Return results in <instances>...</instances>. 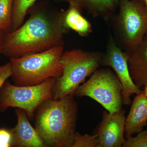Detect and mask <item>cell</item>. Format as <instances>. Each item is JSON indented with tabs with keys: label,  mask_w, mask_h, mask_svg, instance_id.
<instances>
[{
	"label": "cell",
	"mask_w": 147,
	"mask_h": 147,
	"mask_svg": "<svg viewBox=\"0 0 147 147\" xmlns=\"http://www.w3.org/2000/svg\"><path fill=\"white\" fill-rule=\"evenodd\" d=\"M68 30L62 11L34 9L24 24L6 34L1 54L9 59L18 58L63 45L64 36Z\"/></svg>",
	"instance_id": "6da1fadb"
},
{
	"label": "cell",
	"mask_w": 147,
	"mask_h": 147,
	"mask_svg": "<svg viewBox=\"0 0 147 147\" xmlns=\"http://www.w3.org/2000/svg\"><path fill=\"white\" fill-rule=\"evenodd\" d=\"M74 96L47 99L36 111L34 127L47 147H72L78 120Z\"/></svg>",
	"instance_id": "7a4b0ae2"
},
{
	"label": "cell",
	"mask_w": 147,
	"mask_h": 147,
	"mask_svg": "<svg viewBox=\"0 0 147 147\" xmlns=\"http://www.w3.org/2000/svg\"><path fill=\"white\" fill-rule=\"evenodd\" d=\"M63 50V45H61L41 53L10 58L11 77L14 85L35 86L50 78L60 77L63 71L60 60Z\"/></svg>",
	"instance_id": "3957f363"
},
{
	"label": "cell",
	"mask_w": 147,
	"mask_h": 147,
	"mask_svg": "<svg viewBox=\"0 0 147 147\" xmlns=\"http://www.w3.org/2000/svg\"><path fill=\"white\" fill-rule=\"evenodd\" d=\"M101 54L80 49L63 52L61 58L63 71L56 79L53 88L54 99L74 94L86 78L94 73L101 64Z\"/></svg>",
	"instance_id": "277c9868"
},
{
	"label": "cell",
	"mask_w": 147,
	"mask_h": 147,
	"mask_svg": "<svg viewBox=\"0 0 147 147\" xmlns=\"http://www.w3.org/2000/svg\"><path fill=\"white\" fill-rule=\"evenodd\" d=\"M56 81L52 78L38 85L19 86L7 80L0 89V111L4 112L10 107L20 108L26 113L29 120H32L40 105L53 98Z\"/></svg>",
	"instance_id": "5b68a950"
},
{
	"label": "cell",
	"mask_w": 147,
	"mask_h": 147,
	"mask_svg": "<svg viewBox=\"0 0 147 147\" xmlns=\"http://www.w3.org/2000/svg\"><path fill=\"white\" fill-rule=\"evenodd\" d=\"M122 86L116 74L108 69H96L88 81L75 92L77 97L88 96L97 101L110 113L121 110Z\"/></svg>",
	"instance_id": "8992f818"
},
{
	"label": "cell",
	"mask_w": 147,
	"mask_h": 147,
	"mask_svg": "<svg viewBox=\"0 0 147 147\" xmlns=\"http://www.w3.org/2000/svg\"><path fill=\"white\" fill-rule=\"evenodd\" d=\"M118 27L126 53L134 50L147 33V7L142 0H119Z\"/></svg>",
	"instance_id": "52a82bcc"
},
{
	"label": "cell",
	"mask_w": 147,
	"mask_h": 147,
	"mask_svg": "<svg viewBox=\"0 0 147 147\" xmlns=\"http://www.w3.org/2000/svg\"><path fill=\"white\" fill-rule=\"evenodd\" d=\"M101 64L112 67L122 86L123 103L129 105L131 102L130 97L134 94H139L143 91L136 86L131 79L128 65V58L110 38L107 51L102 57Z\"/></svg>",
	"instance_id": "ba28073f"
},
{
	"label": "cell",
	"mask_w": 147,
	"mask_h": 147,
	"mask_svg": "<svg viewBox=\"0 0 147 147\" xmlns=\"http://www.w3.org/2000/svg\"><path fill=\"white\" fill-rule=\"evenodd\" d=\"M125 112L121 110L114 114L107 110L102 113V119L94 134L98 139L97 147H121L125 142Z\"/></svg>",
	"instance_id": "9c48e42d"
},
{
	"label": "cell",
	"mask_w": 147,
	"mask_h": 147,
	"mask_svg": "<svg viewBox=\"0 0 147 147\" xmlns=\"http://www.w3.org/2000/svg\"><path fill=\"white\" fill-rule=\"evenodd\" d=\"M15 113L17 124L13 128L9 129L12 135L11 147H47L30 123L25 111L16 108Z\"/></svg>",
	"instance_id": "30bf717a"
},
{
	"label": "cell",
	"mask_w": 147,
	"mask_h": 147,
	"mask_svg": "<svg viewBox=\"0 0 147 147\" xmlns=\"http://www.w3.org/2000/svg\"><path fill=\"white\" fill-rule=\"evenodd\" d=\"M126 53L131 79L139 89L144 88L147 84V33L136 48Z\"/></svg>",
	"instance_id": "8fae6325"
},
{
	"label": "cell",
	"mask_w": 147,
	"mask_h": 147,
	"mask_svg": "<svg viewBox=\"0 0 147 147\" xmlns=\"http://www.w3.org/2000/svg\"><path fill=\"white\" fill-rule=\"evenodd\" d=\"M147 125V97L143 91L134 97L125 119V138L142 131Z\"/></svg>",
	"instance_id": "7c38bea8"
},
{
	"label": "cell",
	"mask_w": 147,
	"mask_h": 147,
	"mask_svg": "<svg viewBox=\"0 0 147 147\" xmlns=\"http://www.w3.org/2000/svg\"><path fill=\"white\" fill-rule=\"evenodd\" d=\"M62 12L64 24L69 30H72L82 36H87L92 32L90 22L80 12V8L75 5H69V7Z\"/></svg>",
	"instance_id": "4fadbf2b"
},
{
	"label": "cell",
	"mask_w": 147,
	"mask_h": 147,
	"mask_svg": "<svg viewBox=\"0 0 147 147\" xmlns=\"http://www.w3.org/2000/svg\"><path fill=\"white\" fill-rule=\"evenodd\" d=\"M37 0H13L12 23L10 32L19 28L23 24L29 9Z\"/></svg>",
	"instance_id": "5bb4252c"
},
{
	"label": "cell",
	"mask_w": 147,
	"mask_h": 147,
	"mask_svg": "<svg viewBox=\"0 0 147 147\" xmlns=\"http://www.w3.org/2000/svg\"><path fill=\"white\" fill-rule=\"evenodd\" d=\"M118 3L119 0H84L83 6L94 15H99L113 11Z\"/></svg>",
	"instance_id": "9a60e30c"
},
{
	"label": "cell",
	"mask_w": 147,
	"mask_h": 147,
	"mask_svg": "<svg viewBox=\"0 0 147 147\" xmlns=\"http://www.w3.org/2000/svg\"><path fill=\"white\" fill-rule=\"evenodd\" d=\"M13 0H0V29L10 32L12 23Z\"/></svg>",
	"instance_id": "2e32d148"
},
{
	"label": "cell",
	"mask_w": 147,
	"mask_h": 147,
	"mask_svg": "<svg viewBox=\"0 0 147 147\" xmlns=\"http://www.w3.org/2000/svg\"><path fill=\"white\" fill-rule=\"evenodd\" d=\"M98 143L97 134L82 135L76 132L72 147H97Z\"/></svg>",
	"instance_id": "e0dca14e"
},
{
	"label": "cell",
	"mask_w": 147,
	"mask_h": 147,
	"mask_svg": "<svg viewBox=\"0 0 147 147\" xmlns=\"http://www.w3.org/2000/svg\"><path fill=\"white\" fill-rule=\"evenodd\" d=\"M122 147H147V129L137 133L135 137L125 139Z\"/></svg>",
	"instance_id": "ac0fdd59"
},
{
	"label": "cell",
	"mask_w": 147,
	"mask_h": 147,
	"mask_svg": "<svg viewBox=\"0 0 147 147\" xmlns=\"http://www.w3.org/2000/svg\"><path fill=\"white\" fill-rule=\"evenodd\" d=\"M12 74V67L10 62L0 66V89L7 79Z\"/></svg>",
	"instance_id": "d6986e66"
},
{
	"label": "cell",
	"mask_w": 147,
	"mask_h": 147,
	"mask_svg": "<svg viewBox=\"0 0 147 147\" xmlns=\"http://www.w3.org/2000/svg\"><path fill=\"white\" fill-rule=\"evenodd\" d=\"M12 135L9 129H0V147H11Z\"/></svg>",
	"instance_id": "ffe728a7"
},
{
	"label": "cell",
	"mask_w": 147,
	"mask_h": 147,
	"mask_svg": "<svg viewBox=\"0 0 147 147\" xmlns=\"http://www.w3.org/2000/svg\"><path fill=\"white\" fill-rule=\"evenodd\" d=\"M61 1L67 2L69 3V5L76 6L80 9L83 6V2H84V0H61Z\"/></svg>",
	"instance_id": "44dd1931"
},
{
	"label": "cell",
	"mask_w": 147,
	"mask_h": 147,
	"mask_svg": "<svg viewBox=\"0 0 147 147\" xmlns=\"http://www.w3.org/2000/svg\"><path fill=\"white\" fill-rule=\"evenodd\" d=\"M5 34L6 33L2 30L0 29V55L1 54L2 47L4 39L5 36Z\"/></svg>",
	"instance_id": "7402d4cb"
},
{
	"label": "cell",
	"mask_w": 147,
	"mask_h": 147,
	"mask_svg": "<svg viewBox=\"0 0 147 147\" xmlns=\"http://www.w3.org/2000/svg\"><path fill=\"white\" fill-rule=\"evenodd\" d=\"M143 91L145 96L147 97V84L145 85L144 87V90H143Z\"/></svg>",
	"instance_id": "603a6c76"
},
{
	"label": "cell",
	"mask_w": 147,
	"mask_h": 147,
	"mask_svg": "<svg viewBox=\"0 0 147 147\" xmlns=\"http://www.w3.org/2000/svg\"><path fill=\"white\" fill-rule=\"evenodd\" d=\"M142 2L147 7V0H142Z\"/></svg>",
	"instance_id": "cb8c5ba5"
}]
</instances>
